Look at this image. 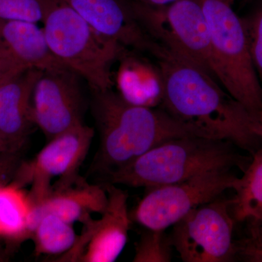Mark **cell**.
<instances>
[{
  "mask_svg": "<svg viewBox=\"0 0 262 262\" xmlns=\"http://www.w3.org/2000/svg\"><path fill=\"white\" fill-rule=\"evenodd\" d=\"M21 163L20 153L0 151V185L13 182Z\"/></svg>",
  "mask_w": 262,
  "mask_h": 262,
  "instance_id": "24",
  "label": "cell"
},
{
  "mask_svg": "<svg viewBox=\"0 0 262 262\" xmlns=\"http://www.w3.org/2000/svg\"><path fill=\"white\" fill-rule=\"evenodd\" d=\"M258 136L261 138L262 140V113L261 116H260L259 121H258V125L257 127V130H256Z\"/></svg>",
  "mask_w": 262,
  "mask_h": 262,
  "instance_id": "27",
  "label": "cell"
},
{
  "mask_svg": "<svg viewBox=\"0 0 262 262\" xmlns=\"http://www.w3.org/2000/svg\"><path fill=\"white\" fill-rule=\"evenodd\" d=\"M32 208L22 187L13 182L0 185V238L15 243L29 238Z\"/></svg>",
  "mask_w": 262,
  "mask_h": 262,
  "instance_id": "18",
  "label": "cell"
},
{
  "mask_svg": "<svg viewBox=\"0 0 262 262\" xmlns=\"http://www.w3.org/2000/svg\"><path fill=\"white\" fill-rule=\"evenodd\" d=\"M37 256H54L70 251L78 238L73 225L53 214L43 215L33 230L32 237Z\"/></svg>",
  "mask_w": 262,
  "mask_h": 262,
  "instance_id": "19",
  "label": "cell"
},
{
  "mask_svg": "<svg viewBox=\"0 0 262 262\" xmlns=\"http://www.w3.org/2000/svg\"><path fill=\"white\" fill-rule=\"evenodd\" d=\"M0 151H6L4 149H3V146H1V144H0Z\"/></svg>",
  "mask_w": 262,
  "mask_h": 262,
  "instance_id": "30",
  "label": "cell"
},
{
  "mask_svg": "<svg viewBox=\"0 0 262 262\" xmlns=\"http://www.w3.org/2000/svg\"><path fill=\"white\" fill-rule=\"evenodd\" d=\"M29 70L18 61L0 51V84L5 83Z\"/></svg>",
  "mask_w": 262,
  "mask_h": 262,
  "instance_id": "25",
  "label": "cell"
},
{
  "mask_svg": "<svg viewBox=\"0 0 262 262\" xmlns=\"http://www.w3.org/2000/svg\"><path fill=\"white\" fill-rule=\"evenodd\" d=\"M230 200L216 198L194 208L173 226V247L184 262L236 260Z\"/></svg>",
  "mask_w": 262,
  "mask_h": 262,
  "instance_id": "8",
  "label": "cell"
},
{
  "mask_svg": "<svg viewBox=\"0 0 262 262\" xmlns=\"http://www.w3.org/2000/svg\"><path fill=\"white\" fill-rule=\"evenodd\" d=\"M155 60L163 77L160 108L194 135L229 141L251 155L261 149L258 124L211 75L164 48Z\"/></svg>",
  "mask_w": 262,
  "mask_h": 262,
  "instance_id": "1",
  "label": "cell"
},
{
  "mask_svg": "<svg viewBox=\"0 0 262 262\" xmlns=\"http://www.w3.org/2000/svg\"><path fill=\"white\" fill-rule=\"evenodd\" d=\"M237 179L231 169H221L184 182L147 188L130 219L144 229L165 230L189 211L233 189Z\"/></svg>",
  "mask_w": 262,
  "mask_h": 262,
  "instance_id": "7",
  "label": "cell"
},
{
  "mask_svg": "<svg viewBox=\"0 0 262 262\" xmlns=\"http://www.w3.org/2000/svg\"><path fill=\"white\" fill-rule=\"evenodd\" d=\"M41 72L29 69L0 84V142L7 151L20 153L35 125L32 93Z\"/></svg>",
  "mask_w": 262,
  "mask_h": 262,
  "instance_id": "14",
  "label": "cell"
},
{
  "mask_svg": "<svg viewBox=\"0 0 262 262\" xmlns=\"http://www.w3.org/2000/svg\"><path fill=\"white\" fill-rule=\"evenodd\" d=\"M92 94L91 111L100 143L91 168L101 177L164 141L194 135L162 108L130 104L113 89L92 91Z\"/></svg>",
  "mask_w": 262,
  "mask_h": 262,
  "instance_id": "2",
  "label": "cell"
},
{
  "mask_svg": "<svg viewBox=\"0 0 262 262\" xmlns=\"http://www.w3.org/2000/svg\"><path fill=\"white\" fill-rule=\"evenodd\" d=\"M108 196L103 184H93L79 175L58 179L46 198L32 204L29 222V238L43 215H57L73 225L84 223L92 213L101 215L106 209Z\"/></svg>",
  "mask_w": 262,
  "mask_h": 262,
  "instance_id": "13",
  "label": "cell"
},
{
  "mask_svg": "<svg viewBox=\"0 0 262 262\" xmlns=\"http://www.w3.org/2000/svg\"><path fill=\"white\" fill-rule=\"evenodd\" d=\"M234 146L229 141L195 135L173 138L101 178L103 184L147 189L221 169L237 167L244 172L252 157L239 154Z\"/></svg>",
  "mask_w": 262,
  "mask_h": 262,
  "instance_id": "3",
  "label": "cell"
},
{
  "mask_svg": "<svg viewBox=\"0 0 262 262\" xmlns=\"http://www.w3.org/2000/svg\"><path fill=\"white\" fill-rule=\"evenodd\" d=\"M7 260L6 253L3 251V248L0 247V262L5 261Z\"/></svg>",
  "mask_w": 262,
  "mask_h": 262,
  "instance_id": "28",
  "label": "cell"
},
{
  "mask_svg": "<svg viewBox=\"0 0 262 262\" xmlns=\"http://www.w3.org/2000/svg\"><path fill=\"white\" fill-rule=\"evenodd\" d=\"M94 133V128L82 123L55 136L34 159L20 163L12 182L20 187L31 184L29 196L32 204L42 201L51 192L52 179L78 175Z\"/></svg>",
  "mask_w": 262,
  "mask_h": 262,
  "instance_id": "9",
  "label": "cell"
},
{
  "mask_svg": "<svg viewBox=\"0 0 262 262\" xmlns=\"http://www.w3.org/2000/svg\"><path fill=\"white\" fill-rule=\"evenodd\" d=\"M0 144H1L2 146H3V148H4V146H3V144H1V142H0ZM4 149H5V148H4ZM5 151H6V150H5Z\"/></svg>",
  "mask_w": 262,
  "mask_h": 262,
  "instance_id": "31",
  "label": "cell"
},
{
  "mask_svg": "<svg viewBox=\"0 0 262 262\" xmlns=\"http://www.w3.org/2000/svg\"><path fill=\"white\" fill-rule=\"evenodd\" d=\"M80 78L64 67L41 72L34 84L33 120L48 141L83 123L84 97Z\"/></svg>",
  "mask_w": 262,
  "mask_h": 262,
  "instance_id": "11",
  "label": "cell"
},
{
  "mask_svg": "<svg viewBox=\"0 0 262 262\" xmlns=\"http://www.w3.org/2000/svg\"><path fill=\"white\" fill-rule=\"evenodd\" d=\"M172 245L165 230L145 229L136 244L134 262L171 261Z\"/></svg>",
  "mask_w": 262,
  "mask_h": 262,
  "instance_id": "20",
  "label": "cell"
},
{
  "mask_svg": "<svg viewBox=\"0 0 262 262\" xmlns=\"http://www.w3.org/2000/svg\"><path fill=\"white\" fill-rule=\"evenodd\" d=\"M255 70L262 85V0L242 18Z\"/></svg>",
  "mask_w": 262,
  "mask_h": 262,
  "instance_id": "21",
  "label": "cell"
},
{
  "mask_svg": "<svg viewBox=\"0 0 262 262\" xmlns=\"http://www.w3.org/2000/svg\"><path fill=\"white\" fill-rule=\"evenodd\" d=\"M103 185L108 203L101 218L91 217L82 223V233L73 248L53 261L113 262L121 254L130 227L128 194L115 184L104 183Z\"/></svg>",
  "mask_w": 262,
  "mask_h": 262,
  "instance_id": "10",
  "label": "cell"
},
{
  "mask_svg": "<svg viewBox=\"0 0 262 262\" xmlns=\"http://www.w3.org/2000/svg\"><path fill=\"white\" fill-rule=\"evenodd\" d=\"M42 13L39 0H0V19L39 23Z\"/></svg>",
  "mask_w": 262,
  "mask_h": 262,
  "instance_id": "22",
  "label": "cell"
},
{
  "mask_svg": "<svg viewBox=\"0 0 262 262\" xmlns=\"http://www.w3.org/2000/svg\"><path fill=\"white\" fill-rule=\"evenodd\" d=\"M139 4L151 7V8H161L176 3L179 0H132Z\"/></svg>",
  "mask_w": 262,
  "mask_h": 262,
  "instance_id": "26",
  "label": "cell"
},
{
  "mask_svg": "<svg viewBox=\"0 0 262 262\" xmlns=\"http://www.w3.org/2000/svg\"><path fill=\"white\" fill-rule=\"evenodd\" d=\"M130 2L136 18L155 42L199 66L215 80L211 35L200 0H179L161 8Z\"/></svg>",
  "mask_w": 262,
  "mask_h": 262,
  "instance_id": "6",
  "label": "cell"
},
{
  "mask_svg": "<svg viewBox=\"0 0 262 262\" xmlns=\"http://www.w3.org/2000/svg\"><path fill=\"white\" fill-rule=\"evenodd\" d=\"M105 37L155 58L161 50L133 10L130 0H63Z\"/></svg>",
  "mask_w": 262,
  "mask_h": 262,
  "instance_id": "12",
  "label": "cell"
},
{
  "mask_svg": "<svg viewBox=\"0 0 262 262\" xmlns=\"http://www.w3.org/2000/svg\"><path fill=\"white\" fill-rule=\"evenodd\" d=\"M211 41L215 80L244 106L258 124L262 113V85L253 65L242 18L220 0H200Z\"/></svg>",
  "mask_w": 262,
  "mask_h": 262,
  "instance_id": "5",
  "label": "cell"
},
{
  "mask_svg": "<svg viewBox=\"0 0 262 262\" xmlns=\"http://www.w3.org/2000/svg\"><path fill=\"white\" fill-rule=\"evenodd\" d=\"M235 195L230 199V211L235 222L248 225L262 224V147L237 179L233 188Z\"/></svg>",
  "mask_w": 262,
  "mask_h": 262,
  "instance_id": "17",
  "label": "cell"
},
{
  "mask_svg": "<svg viewBox=\"0 0 262 262\" xmlns=\"http://www.w3.org/2000/svg\"><path fill=\"white\" fill-rule=\"evenodd\" d=\"M46 40L55 57L91 91L113 89L112 67L126 49L105 37L63 0H39Z\"/></svg>",
  "mask_w": 262,
  "mask_h": 262,
  "instance_id": "4",
  "label": "cell"
},
{
  "mask_svg": "<svg viewBox=\"0 0 262 262\" xmlns=\"http://www.w3.org/2000/svg\"><path fill=\"white\" fill-rule=\"evenodd\" d=\"M236 259L262 262V224L248 225L246 237L235 242Z\"/></svg>",
  "mask_w": 262,
  "mask_h": 262,
  "instance_id": "23",
  "label": "cell"
},
{
  "mask_svg": "<svg viewBox=\"0 0 262 262\" xmlns=\"http://www.w3.org/2000/svg\"><path fill=\"white\" fill-rule=\"evenodd\" d=\"M220 1L224 2V3H227V4L232 5L233 4L234 0H220Z\"/></svg>",
  "mask_w": 262,
  "mask_h": 262,
  "instance_id": "29",
  "label": "cell"
},
{
  "mask_svg": "<svg viewBox=\"0 0 262 262\" xmlns=\"http://www.w3.org/2000/svg\"><path fill=\"white\" fill-rule=\"evenodd\" d=\"M37 24L0 19V51L24 67L41 72L67 67L53 54L42 27Z\"/></svg>",
  "mask_w": 262,
  "mask_h": 262,
  "instance_id": "16",
  "label": "cell"
},
{
  "mask_svg": "<svg viewBox=\"0 0 262 262\" xmlns=\"http://www.w3.org/2000/svg\"><path fill=\"white\" fill-rule=\"evenodd\" d=\"M147 56L126 48L117 61L120 64L114 84L117 94L127 103L158 108L163 100V77L158 62L151 61Z\"/></svg>",
  "mask_w": 262,
  "mask_h": 262,
  "instance_id": "15",
  "label": "cell"
}]
</instances>
